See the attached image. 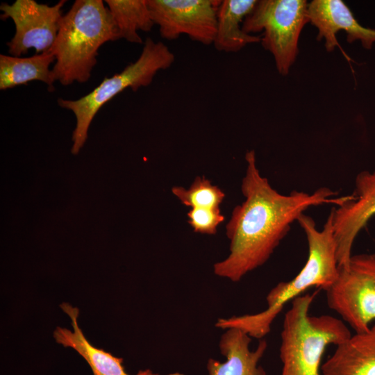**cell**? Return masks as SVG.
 Instances as JSON below:
<instances>
[{"label": "cell", "instance_id": "cell-1", "mask_svg": "<svg viewBox=\"0 0 375 375\" xmlns=\"http://www.w3.org/2000/svg\"><path fill=\"white\" fill-rule=\"evenodd\" d=\"M246 173L241 190L245 200L233 210L226 226L230 240L228 256L213 265L215 275L233 282L264 265L290 230L292 224L312 206L324 203L338 206L352 194L337 197L326 187L312 193L293 190L283 194L261 176L254 150L245 154Z\"/></svg>", "mask_w": 375, "mask_h": 375}, {"label": "cell", "instance_id": "cell-2", "mask_svg": "<svg viewBox=\"0 0 375 375\" xmlns=\"http://www.w3.org/2000/svg\"><path fill=\"white\" fill-rule=\"evenodd\" d=\"M303 229L308 242L307 260L299 272L290 281L281 282L266 297L265 310L253 315L219 319L215 326L224 330L238 328L251 338L262 339L285 306L304 294L311 288L326 290L336 278L339 265L331 210L322 230H318L314 219L302 214L297 221Z\"/></svg>", "mask_w": 375, "mask_h": 375}, {"label": "cell", "instance_id": "cell-3", "mask_svg": "<svg viewBox=\"0 0 375 375\" xmlns=\"http://www.w3.org/2000/svg\"><path fill=\"white\" fill-rule=\"evenodd\" d=\"M119 39L115 21L102 0H76L62 16L50 50L55 57L56 81L65 86L87 82L99 48Z\"/></svg>", "mask_w": 375, "mask_h": 375}, {"label": "cell", "instance_id": "cell-4", "mask_svg": "<svg viewBox=\"0 0 375 375\" xmlns=\"http://www.w3.org/2000/svg\"><path fill=\"white\" fill-rule=\"evenodd\" d=\"M315 294H304L292 301L281 333L280 375H321L322 358L331 344L351 336L347 324L335 317L310 315Z\"/></svg>", "mask_w": 375, "mask_h": 375}, {"label": "cell", "instance_id": "cell-5", "mask_svg": "<svg viewBox=\"0 0 375 375\" xmlns=\"http://www.w3.org/2000/svg\"><path fill=\"white\" fill-rule=\"evenodd\" d=\"M174 61V54L165 44L148 38L138 59L120 73L105 78L93 90L78 99L59 98L58 104L72 111L76 119L72 153L78 154L83 147L92 121L106 103L127 88L135 92L149 85L159 71L169 68Z\"/></svg>", "mask_w": 375, "mask_h": 375}, {"label": "cell", "instance_id": "cell-6", "mask_svg": "<svg viewBox=\"0 0 375 375\" xmlns=\"http://www.w3.org/2000/svg\"><path fill=\"white\" fill-rule=\"evenodd\" d=\"M308 6L305 0L257 1L243 22L246 33L262 31L260 42L281 75L286 76L296 60L300 34L309 22Z\"/></svg>", "mask_w": 375, "mask_h": 375}, {"label": "cell", "instance_id": "cell-7", "mask_svg": "<svg viewBox=\"0 0 375 375\" xmlns=\"http://www.w3.org/2000/svg\"><path fill=\"white\" fill-rule=\"evenodd\" d=\"M328 307L355 333L367 331L375 322V253L352 255L326 289Z\"/></svg>", "mask_w": 375, "mask_h": 375}, {"label": "cell", "instance_id": "cell-8", "mask_svg": "<svg viewBox=\"0 0 375 375\" xmlns=\"http://www.w3.org/2000/svg\"><path fill=\"white\" fill-rule=\"evenodd\" d=\"M67 2L60 0L53 6L38 3L34 0H17L12 4L1 3V19L10 18L15 32L7 42L8 53L20 57L30 49L37 53L49 51L56 40Z\"/></svg>", "mask_w": 375, "mask_h": 375}, {"label": "cell", "instance_id": "cell-9", "mask_svg": "<svg viewBox=\"0 0 375 375\" xmlns=\"http://www.w3.org/2000/svg\"><path fill=\"white\" fill-rule=\"evenodd\" d=\"M219 3L212 0H147L151 18L162 38L173 40L186 35L204 45L213 44Z\"/></svg>", "mask_w": 375, "mask_h": 375}, {"label": "cell", "instance_id": "cell-10", "mask_svg": "<svg viewBox=\"0 0 375 375\" xmlns=\"http://www.w3.org/2000/svg\"><path fill=\"white\" fill-rule=\"evenodd\" d=\"M332 210L338 262L346 267L358 233L375 216V170L359 172L352 197Z\"/></svg>", "mask_w": 375, "mask_h": 375}, {"label": "cell", "instance_id": "cell-11", "mask_svg": "<svg viewBox=\"0 0 375 375\" xmlns=\"http://www.w3.org/2000/svg\"><path fill=\"white\" fill-rule=\"evenodd\" d=\"M309 22L318 30L317 39L324 40L326 49L331 52L338 46L336 34L345 31L347 42L359 40L367 49L375 43V30L362 26L341 0H313L308 6Z\"/></svg>", "mask_w": 375, "mask_h": 375}, {"label": "cell", "instance_id": "cell-12", "mask_svg": "<svg viewBox=\"0 0 375 375\" xmlns=\"http://www.w3.org/2000/svg\"><path fill=\"white\" fill-rule=\"evenodd\" d=\"M251 338L235 328L225 330L221 335L219 347L225 361L210 358L206 368L208 375H266L259 365L264 356L267 342L261 339L253 350L250 349Z\"/></svg>", "mask_w": 375, "mask_h": 375}, {"label": "cell", "instance_id": "cell-13", "mask_svg": "<svg viewBox=\"0 0 375 375\" xmlns=\"http://www.w3.org/2000/svg\"><path fill=\"white\" fill-rule=\"evenodd\" d=\"M61 309L69 316L73 331L57 326L53 338L58 344L74 349L90 365L93 375H130L122 365L123 359L114 356L102 349L93 346L85 338L78 324L79 310L68 303L60 304ZM135 375H161L149 369L141 370ZM165 375H183L174 372Z\"/></svg>", "mask_w": 375, "mask_h": 375}, {"label": "cell", "instance_id": "cell-14", "mask_svg": "<svg viewBox=\"0 0 375 375\" xmlns=\"http://www.w3.org/2000/svg\"><path fill=\"white\" fill-rule=\"evenodd\" d=\"M321 375H375V322L338 344L322 365Z\"/></svg>", "mask_w": 375, "mask_h": 375}, {"label": "cell", "instance_id": "cell-15", "mask_svg": "<svg viewBox=\"0 0 375 375\" xmlns=\"http://www.w3.org/2000/svg\"><path fill=\"white\" fill-rule=\"evenodd\" d=\"M257 0L220 1L217 12L215 48L226 53H236L247 45L260 42L261 38L246 33L242 24L253 10Z\"/></svg>", "mask_w": 375, "mask_h": 375}, {"label": "cell", "instance_id": "cell-16", "mask_svg": "<svg viewBox=\"0 0 375 375\" xmlns=\"http://www.w3.org/2000/svg\"><path fill=\"white\" fill-rule=\"evenodd\" d=\"M55 57L49 51L30 57L0 55V89L6 90L33 81H39L53 89L55 77L51 65Z\"/></svg>", "mask_w": 375, "mask_h": 375}, {"label": "cell", "instance_id": "cell-17", "mask_svg": "<svg viewBox=\"0 0 375 375\" xmlns=\"http://www.w3.org/2000/svg\"><path fill=\"white\" fill-rule=\"evenodd\" d=\"M108 8L117 26L119 38L142 44L138 31L149 32L153 27L147 0H106Z\"/></svg>", "mask_w": 375, "mask_h": 375}, {"label": "cell", "instance_id": "cell-18", "mask_svg": "<svg viewBox=\"0 0 375 375\" xmlns=\"http://www.w3.org/2000/svg\"><path fill=\"white\" fill-rule=\"evenodd\" d=\"M172 192L183 205L191 208H220L225 198L224 192L204 176H197L188 189L174 186Z\"/></svg>", "mask_w": 375, "mask_h": 375}, {"label": "cell", "instance_id": "cell-19", "mask_svg": "<svg viewBox=\"0 0 375 375\" xmlns=\"http://www.w3.org/2000/svg\"><path fill=\"white\" fill-rule=\"evenodd\" d=\"M188 223L196 233L214 235L217 226L224 221L220 208H192L188 212Z\"/></svg>", "mask_w": 375, "mask_h": 375}]
</instances>
